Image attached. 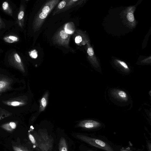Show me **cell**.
<instances>
[{
  "label": "cell",
  "instance_id": "d6986e66",
  "mask_svg": "<svg viewBox=\"0 0 151 151\" xmlns=\"http://www.w3.org/2000/svg\"><path fill=\"white\" fill-rule=\"evenodd\" d=\"M6 83L4 81H0V89L4 88L6 86Z\"/></svg>",
  "mask_w": 151,
  "mask_h": 151
},
{
  "label": "cell",
  "instance_id": "3957f363",
  "mask_svg": "<svg viewBox=\"0 0 151 151\" xmlns=\"http://www.w3.org/2000/svg\"><path fill=\"white\" fill-rule=\"evenodd\" d=\"M76 137L79 139L92 146L106 151H114L109 144L100 140L80 134L77 135Z\"/></svg>",
  "mask_w": 151,
  "mask_h": 151
},
{
  "label": "cell",
  "instance_id": "603a6c76",
  "mask_svg": "<svg viewBox=\"0 0 151 151\" xmlns=\"http://www.w3.org/2000/svg\"><path fill=\"white\" fill-rule=\"evenodd\" d=\"M87 151H95L92 150H88Z\"/></svg>",
  "mask_w": 151,
  "mask_h": 151
},
{
  "label": "cell",
  "instance_id": "e0dca14e",
  "mask_svg": "<svg viewBox=\"0 0 151 151\" xmlns=\"http://www.w3.org/2000/svg\"><path fill=\"white\" fill-rule=\"evenodd\" d=\"M29 138L32 143L35 146L36 144V141L34 137L31 134H30L29 135Z\"/></svg>",
  "mask_w": 151,
  "mask_h": 151
},
{
  "label": "cell",
  "instance_id": "7402d4cb",
  "mask_svg": "<svg viewBox=\"0 0 151 151\" xmlns=\"http://www.w3.org/2000/svg\"><path fill=\"white\" fill-rule=\"evenodd\" d=\"M120 151H128V150H124L123 149H121L120 150Z\"/></svg>",
  "mask_w": 151,
  "mask_h": 151
},
{
  "label": "cell",
  "instance_id": "9c48e42d",
  "mask_svg": "<svg viewBox=\"0 0 151 151\" xmlns=\"http://www.w3.org/2000/svg\"><path fill=\"white\" fill-rule=\"evenodd\" d=\"M4 41L9 43H13L19 41V39L18 37L14 36H10L4 38Z\"/></svg>",
  "mask_w": 151,
  "mask_h": 151
},
{
  "label": "cell",
  "instance_id": "9a60e30c",
  "mask_svg": "<svg viewBox=\"0 0 151 151\" xmlns=\"http://www.w3.org/2000/svg\"><path fill=\"white\" fill-rule=\"evenodd\" d=\"M87 52L88 55L90 56H93L94 54V50L93 48L89 47L88 48Z\"/></svg>",
  "mask_w": 151,
  "mask_h": 151
},
{
  "label": "cell",
  "instance_id": "44dd1931",
  "mask_svg": "<svg viewBox=\"0 0 151 151\" xmlns=\"http://www.w3.org/2000/svg\"><path fill=\"white\" fill-rule=\"evenodd\" d=\"M20 103L18 102H14L12 103V105L13 106H18L20 105Z\"/></svg>",
  "mask_w": 151,
  "mask_h": 151
},
{
  "label": "cell",
  "instance_id": "8992f818",
  "mask_svg": "<svg viewBox=\"0 0 151 151\" xmlns=\"http://www.w3.org/2000/svg\"><path fill=\"white\" fill-rule=\"evenodd\" d=\"M111 95L115 99L122 102H127L128 100V96L125 91L118 89L113 90Z\"/></svg>",
  "mask_w": 151,
  "mask_h": 151
},
{
  "label": "cell",
  "instance_id": "8fae6325",
  "mask_svg": "<svg viewBox=\"0 0 151 151\" xmlns=\"http://www.w3.org/2000/svg\"><path fill=\"white\" fill-rule=\"evenodd\" d=\"M2 6L3 9L6 12L9 14V15H12V12L9 8V4L7 2H4Z\"/></svg>",
  "mask_w": 151,
  "mask_h": 151
},
{
  "label": "cell",
  "instance_id": "277c9868",
  "mask_svg": "<svg viewBox=\"0 0 151 151\" xmlns=\"http://www.w3.org/2000/svg\"><path fill=\"white\" fill-rule=\"evenodd\" d=\"M70 35L64 29L58 32L54 37V41L56 44L68 48Z\"/></svg>",
  "mask_w": 151,
  "mask_h": 151
},
{
  "label": "cell",
  "instance_id": "ac0fdd59",
  "mask_svg": "<svg viewBox=\"0 0 151 151\" xmlns=\"http://www.w3.org/2000/svg\"><path fill=\"white\" fill-rule=\"evenodd\" d=\"M30 55L32 58H36L37 57V53L35 50H34L31 52Z\"/></svg>",
  "mask_w": 151,
  "mask_h": 151
},
{
  "label": "cell",
  "instance_id": "2e32d148",
  "mask_svg": "<svg viewBox=\"0 0 151 151\" xmlns=\"http://www.w3.org/2000/svg\"><path fill=\"white\" fill-rule=\"evenodd\" d=\"M83 40L82 37L80 36H78L75 38V42L77 44L81 43Z\"/></svg>",
  "mask_w": 151,
  "mask_h": 151
},
{
  "label": "cell",
  "instance_id": "5bb4252c",
  "mask_svg": "<svg viewBox=\"0 0 151 151\" xmlns=\"http://www.w3.org/2000/svg\"><path fill=\"white\" fill-rule=\"evenodd\" d=\"M127 18L128 20L130 22H133L134 21V17L133 14L131 13H128L127 15Z\"/></svg>",
  "mask_w": 151,
  "mask_h": 151
},
{
  "label": "cell",
  "instance_id": "ba28073f",
  "mask_svg": "<svg viewBox=\"0 0 151 151\" xmlns=\"http://www.w3.org/2000/svg\"><path fill=\"white\" fill-rule=\"evenodd\" d=\"M59 151H68L66 141L63 137H61L59 143Z\"/></svg>",
  "mask_w": 151,
  "mask_h": 151
},
{
  "label": "cell",
  "instance_id": "4fadbf2b",
  "mask_svg": "<svg viewBox=\"0 0 151 151\" xmlns=\"http://www.w3.org/2000/svg\"><path fill=\"white\" fill-rule=\"evenodd\" d=\"M24 10L22 9V7L21 8L19 14L18 16V19L19 21H21L24 18Z\"/></svg>",
  "mask_w": 151,
  "mask_h": 151
},
{
  "label": "cell",
  "instance_id": "7a4b0ae2",
  "mask_svg": "<svg viewBox=\"0 0 151 151\" xmlns=\"http://www.w3.org/2000/svg\"><path fill=\"white\" fill-rule=\"evenodd\" d=\"M36 144L35 146L38 147L40 151H52L53 139L46 132H40L35 138Z\"/></svg>",
  "mask_w": 151,
  "mask_h": 151
},
{
  "label": "cell",
  "instance_id": "52a82bcc",
  "mask_svg": "<svg viewBox=\"0 0 151 151\" xmlns=\"http://www.w3.org/2000/svg\"><path fill=\"white\" fill-rule=\"evenodd\" d=\"M49 93L46 92L40 101L39 112L44 111L48 104Z\"/></svg>",
  "mask_w": 151,
  "mask_h": 151
},
{
  "label": "cell",
  "instance_id": "ffe728a7",
  "mask_svg": "<svg viewBox=\"0 0 151 151\" xmlns=\"http://www.w3.org/2000/svg\"><path fill=\"white\" fill-rule=\"evenodd\" d=\"M10 125L11 127L13 129H15L16 127V123L13 122H11Z\"/></svg>",
  "mask_w": 151,
  "mask_h": 151
},
{
  "label": "cell",
  "instance_id": "7c38bea8",
  "mask_svg": "<svg viewBox=\"0 0 151 151\" xmlns=\"http://www.w3.org/2000/svg\"><path fill=\"white\" fill-rule=\"evenodd\" d=\"M68 1L63 0L60 2L58 4L57 10H60L66 7Z\"/></svg>",
  "mask_w": 151,
  "mask_h": 151
},
{
  "label": "cell",
  "instance_id": "30bf717a",
  "mask_svg": "<svg viewBox=\"0 0 151 151\" xmlns=\"http://www.w3.org/2000/svg\"><path fill=\"white\" fill-rule=\"evenodd\" d=\"M117 63L120 65V66L121 68V69L123 71L126 72H129L130 69L127 64L123 61L119 60H117Z\"/></svg>",
  "mask_w": 151,
  "mask_h": 151
},
{
  "label": "cell",
  "instance_id": "cb8c5ba5",
  "mask_svg": "<svg viewBox=\"0 0 151 151\" xmlns=\"http://www.w3.org/2000/svg\"><path fill=\"white\" fill-rule=\"evenodd\" d=\"M0 119H1V118H0Z\"/></svg>",
  "mask_w": 151,
  "mask_h": 151
},
{
  "label": "cell",
  "instance_id": "d4e9b609",
  "mask_svg": "<svg viewBox=\"0 0 151 151\" xmlns=\"http://www.w3.org/2000/svg\"><path fill=\"white\" fill-rule=\"evenodd\" d=\"M0 21H1V20H0Z\"/></svg>",
  "mask_w": 151,
  "mask_h": 151
},
{
  "label": "cell",
  "instance_id": "5b68a950",
  "mask_svg": "<svg viewBox=\"0 0 151 151\" xmlns=\"http://www.w3.org/2000/svg\"><path fill=\"white\" fill-rule=\"evenodd\" d=\"M101 126V123L93 120H85L81 121L78 125V127L87 129H94L99 128Z\"/></svg>",
  "mask_w": 151,
  "mask_h": 151
},
{
  "label": "cell",
  "instance_id": "6da1fadb",
  "mask_svg": "<svg viewBox=\"0 0 151 151\" xmlns=\"http://www.w3.org/2000/svg\"><path fill=\"white\" fill-rule=\"evenodd\" d=\"M59 1V0H51L44 5L34 21L33 28L35 31L39 30L47 16Z\"/></svg>",
  "mask_w": 151,
  "mask_h": 151
}]
</instances>
